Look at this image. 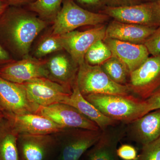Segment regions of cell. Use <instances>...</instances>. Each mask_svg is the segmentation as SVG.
Instances as JSON below:
<instances>
[{
    "label": "cell",
    "mask_w": 160,
    "mask_h": 160,
    "mask_svg": "<svg viewBox=\"0 0 160 160\" xmlns=\"http://www.w3.org/2000/svg\"><path fill=\"white\" fill-rule=\"evenodd\" d=\"M84 97L104 115L125 125L148 113L145 100L131 94H91Z\"/></svg>",
    "instance_id": "obj_1"
},
{
    "label": "cell",
    "mask_w": 160,
    "mask_h": 160,
    "mask_svg": "<svg viewBox=\"0 0 160 160\" xmlns=\"http://www.w3.org/2000/svg\"><path fill=\"white\" fill-rule=\"evenodd\" d=\"M0 23L6 25L10 41L23 55L28 54L33 40L47 25L45 21L27 12L9 8L4 12Z\"/></svg>",
    "instance_id": "obj_2"
},
{
    "label": "cell",
    "mask_w": 160,
    "mask_h": 160,
    "mask_svg": "<svg viewBox=\"0 0 160 160\" xmlns=\"http://www.w3.org/2000/svg\"><path fill=\"white\" fill-rule=\"evenodd\" d=\"M76 83L84 96L91 94L127 95L131 94L126 85L115 82L100 66H91L84 62L79 65Z\"/></svg>",
    "instance_id": "obj_3"
},
{
    "label": "cell",
    "mask_w": 160,
    "mask_h": 160,
    "mask_svg": "<svg viewBox=\"0 0 160 160\" xmlns=\"http://www.w3.org/2000/svg\"><path fill=\"white\" fill-rule=\"evenodd\" d=\"M109 18L101 12L84 9L73 0H65L53 21L52 34L62 35L81 26L101 25L107 22Z\"/></svg>",
    "instance_id": "obj_4"
},
{
    "label": "cell",
    "mask_w": 160,
    "mask_h": 160,
    "mask_svg": "<svg viewBox=\"0 0 160 160\" xmlns=\"http://www.w3.org/2000/svg\"><path fill=\"white\" fill-rule=\"evenodd\" d=\"M99 12L122 22L156 28L160 26V0L124 7H105Z\"/></svg>",
    "instance_id": "obj_5"
},
{
    "label": "cell",
    "mask_w": 160,
    "mask_h": 160,
    "mask_svg": "<svg viewBox=\"0 0 160 160\" xmlns=\"http://www.w3.org/2000/svg\"><path fill=\"white\" fill-rule=\"evenodd\" d=\"M131 93L141 99L148 98L160 87V54L149 57L131 72L127 85Z\"/></svg>",
    "instance_id": "obj_6"
},
{
    "label": "cell",
    "mask_w": 160,
    "mask_h": 160,
    "mask_svg": "<svg viewBox=\"0 0 160 160\" xmlns=\"http://www.w3.org/2000/svg\"><path fill=\"white\" fill-rule=\"evenodd\" d=\"M22 84L29 100L40 106L62 103L72 92V89L48 78H37Z\"/></svg>",
    "instance_id": "obj_7"
},
{
    "label": "cell",
    "mask_w": 160,
    "mask_h": 160,
    "mask_svg": "<svg viewBox=\"0 0 160 160\" xmlns=\"http://www.w3.org/2000/svg\"><path fill=\"white\" fill-rule=\"evenodd\" d=\"M39 106L29 100L22 84L12 82L0 77V109L3 112L37 113Z\"/></svg>",
    "instance_id": "obj_8"
},
{
    "label": "cell",
    "mask_w": 160,
    "mask_h": 160,
    "mask_svg": "<svg viewBox=\"0 0 160 160\" xmlns=\"http://www.w3.org/2000/svg\"><path fill=\"white\" fill-rule=\"evenodd\" d=\"M106 27L98 25L86 31H73L60 35L63 49L79 65L85 62L86 52L92 44L106 38Z\"/></svg>",
    "instance_id": "obj_9"
},
{
    "label": "cell",
    "mask_w": 160,
    "mask_h": 160,
    "mask_svg": "<svg viewBox=\"0 0 160 160\" xmlns=\"http://www.w3.org/2000/svg\"><path fill=\"white\" fill-rule=\"evenodd\" d=\"M37 113L50 119L65 129H100L95 123L86 118L77 109L65 103L40 106Z\"/></svg>",
    "instance_id": "obj_10"
},
{
    "label": "cell",
    "mask_w": 160,
    "mask_h": 160,
    "mask_svg": "<svg viewBox=\"0 0 160 160\" xmlns=\"http://www.w3.org/2000/svg\"><path fill=\"white\" fill-rule=\"evenodd\" d=\"M46 63L47 61L30 57L12 61L0 68V77L18 84H23L37 78H49Z\"/></svg>",
    "instance_id": "obj_11"
},
{
    "label": "cell",
    "mask_w": 160,
    "mask_h": 160,
    "mask_svg": "<svg viewBox=\"0 0 160 160\" xmlns=\"http://www.w3.org/2000/svg\"><path fill=\"white\" fill-rule=\"evenodd\" d=\"M4 118L9 121L19 134L46 135L65 132L68 129L37 113L14 114L4 112Z\"/></svg>",
    "instance_id": "obj_12"
},
{
    "label": "cell",
    "mask_w": 160,
    "mask_h": 160,
    "mask_svg": "<svg viewBox=\"0 0 160 160\" xmlns=\"http://www.w3.org/2000/svg\"><path fill=\"white\" fill-rule=\"evenodd\" d=\"M63 143L60 160H79L82 156L94 146L102 131L83 129H68Z\"/></svg>",
    "instance_id": "obj_13"
},
{
    "label": "cell",
    "mask_w": 160,
    "mask_h": 160,
    "mask_svg": "<svg viewBox=\"0 0 160 160\" xmlns=\"http://www.w3.org/2000/svg\"><path fill=\"white\" fill-rule=\"evenodd\" d=\"M103 41L111 51L112 56L123 63L129 74L149 57V51L144 44H133L109 38Z\"/></svg>",
    "instance_id": "obj_14"
},
{
    "label": "cell",
    "mask_w": 160,
    "mask_h": 160,
    "mask_svg": "<svg viewBox=\"0 0 160 160\" xmlns=\"http://www.w3.org/2000/svg\"><path fill=\"white\" fill-rule=\"evenodd\" d=\"M126 133L132 140L142 146L157 139L160 137V109L128 124Z\"/></svg>",
    "instance_id": "obj_15"
},
{
    "label": "cell",
    "mask_w": 160,
    "mask_h": 160,
    "mask_svg": "<svg viewBox=\"0 0 160 160\" xmlns=\"http://www.w3.org/2000/svg\"><path fill=\"white\" fill-rule=\"evenodd\" d=\"M126 133V127L118 125L102 131L99 140L88 151V160H119L118 145Z\"/></svg>",
    "instance_id": "obj_16"
},
{
    "label": "cell",
    "mask_w": 160,
    "mask_h": 160,
    "mask_svg": "<svg viewBox=\"0 0 160 160\" xmlns=\"http://www.w3.org/2000/svg\"><path fill=\"white\" fill-rule=\"evenodd\" d=\"M55 142L51 134H19L18 148L20 158L22 160H45Z\"/></svg>",
    "instance_id": "obj_17"
},
{
    "label": "cell",
    "mask_w": 160,
    "mask_h": 160,
    "mask_svg": "<svg viewBox=\"0 0 160 160\" xmlns=\"http://www.w3.org/2000/svg\"><path fill=\"white\" fill-rule=\"evenodd\" d=\"M156 29L114 20L106 27V38L133 44H144Z\"/></svg>",
    "instance_id": "obj_18"
},
{
    "label": "cell",
    "mask_w": 160,
    "mask_h": 160,
    "mask_svg": "<svg viewBox=\"0 0 160 160\" xmlns=\"http://www.w3.org/2000/svg\"><path fill=\"white\" fill-rule=\"evenodd\" d=\"M47 69L50 80L72 89L76 80L79 66L71 58L58 54L47 61Z\"/></svg>",
    "instance_id": "obj_19"
},
{
    "label": "cell",
    "mask_w": 160,
    "mask_h": 160,
    "mask_svg": "<svg viewBox=\"0 0 160 160\" xmlns=\"http://www.w3.org/2000/svg\"><path fill=\"white\" fill-rule=\"evenodd\" d=\"M62 103L68 104L77 109L86 118L95 123L102 131L111 126H117L120 123L104 115L95 106L86 100L80 92L76 82L72 86L71 94Z\"/></svg>",
    "instance_id": "obj_20"
},
{
    "label": "cell",
    "mask_w": 160,
    "mask_h": 160,
    "mask_svg": "<svg viewBox=\"0 0 160 160\" xmlns=\"http://www.w3.org/2000/svg\"><path fill=\"white\" fill-rule=\"evenodd\" d=\"M19 135L7 119L0 120V160H21Z\"/></svg>",
    "instance_id": "obj_21"
},
{
    "label": "cell",
    "mask_w": 160,
    "mask_h": 160,
    "mask_svg": "<svg viewBox=\"0 0 160 160\" xmlns=\"http://www.w3.org/2000/svg\"><path fill=\"white\" fill-rule=\"evenodd\" d=\"M100 66L115 82L127 85L130 74L125 65L117 58L112 56Z\"/></svg>",
    "instance_id": "obj_22"
},
{
    "label": "cell",
    "mask_w": 160,
    "mask_h": 160,
    "mask_svg": "<svg viewBox=\"0 0 160 160\" xmlns=\"http://www.w3.org/2000/svg\"><path fill=\"white\" fill-rule=\"evenodd\" d=\"M63 0H35L29 3V8L42 18L54 21L61 9Z\"/></svg>",
    "instance_id": "obj_23"
},
{
    "label": "cell",
    "mask_w": 160,
    "mask_h": 160,
    "mask_svg": "<svg viewBox=\"0 0 160 160\" xmlns=\"http://www.w3.org/2000/svg\"><path fill=\"white\" fill-rule=\"evenodd\" d=\"M112 57V53L103 40L92 44L86 52L85 61L91 66H101Z\"/></svg>",
    "instance_id": "obj_24"
},
{
    "label": "cell",
    "mask_w": 160,
    "mask_h": 160,
    "mask_svg": "<svg viewBox=\"0 0 160 160\" xmlns=\"http://www.w3.org/2000/svg\"><path fill=\"white\" fill-rule=\"evenodd\" d=\"M63 49L60 35L52 34L43 39L36 51L38 58L43 57L52 52Z\"/></svg>",
    "instance_id": "obj_25"
},
{
    "label": "cell",
    "mask_w": 160,
    "mask_h": 160,
    "mask_svg": "<svg viewBox=\"0 0 160 160\" xmlns=\"http://www.w3.org/2000/svg\"><path fill=\"white\" fill-rule=\"evenodd\" d=\"M137 160H160V137L143 145Z\"/></svg>",
    "instance_id": "obj_26"
},
{
    "label": "cell",
    "mask_w": 160,
    "mask_h": 160,
    "mask_svg": "<svg viewBox=\"0 0 160 160\" xmlns=\"http://www.w3.org/2000/svg\"><path fill=\"white\" fill-rule=\"evenodd\" d=\"M144 45L148 49L149 54L156 56L160 54V26L157 28Z\"/></svg>",
    "instance_id": "obj_27"
},
{
    "label": "cell",
    "mask_w": 160,
    "mask_h": 160,
    "mask_svg": "<svg viewBox=\"0 0 160 160\" xmlns=\"http://www.w3.org/2000/svg\"><path fill=\"white\" fill-rule=\"evenodd\" d=\"M119 158L122 160H137V151L134 147L129 144H123L117 149Z\"/></svg>",
    "instance_id": "obj_28"
},
{
    "label": "cell",
    "mask_w": 160,
    "mask_h": 160,
    "mask_svg": "<svg viewBox=\"0 0 160 160\" xmlns=\"http://www.w3.org/2000/svg\"><path fill=\"white\" fill-rule=\"evenodd\" d=\"M105 7L117 8L136 5L141 3V0H100Z\"/></svg>",
    "instance_id": "obj_29"
},
{
    "label": "cell",
    "mask_w": 160,
    "mask_h": 160,
    "mask_svg": "<svg viewBox=\"0 0 160 160\" xmlns=\"http://www.w3.org/2000/svg\"><path fill=\"white\" fill-rule=\"evenodd\" d=\"M148 112L160 109V87L145 100Z\"/></svg>",
    "instance_id": "obj_30"
},
{
    "label": "cell",
    "mask_w": 160,
    "mask_h": 160,
    "mask_svg": "<svg viewBox=\"0 0 160 160\" xmlns=\"http://www.w3.org/2000/svg\"><path fill=\"white\" fill-rule=\"evenodd\" d=\"M78 3L82 6L92 8L98 9L100 8L102 5L101 4L100 0H76Z\"/></svg>",
    "instance_id": "obj_31"
},
{
    "label": "cell",
    "mask_w": 160,
    "mask_h": 160,
    "mask_svg": "<svg viewBox=\"0 0 160 160\" xmlns=\"http://www.w3.org/2000/svg\"><path fill=\"white\" fill-rule=\"evenodd\" d=\"M11 62L8 52L0 45V68Z\"/></svg>",
    "instance_id": "obj_32"
},
{
    "label": "cell",
    "mask_w": 160,
    "mask_h": 160,
    "mask_svg": "<svg viewBox=\"0 0 160 160\" xmlns=\"http://www.w3.org/2000/svg\"><path fill=\"white\" fill-rule=\"evenodd\" d=\"M9 6H17L23 5L26 3H30L35 0H6Z\"/></svg>",
    "instance_id": "obj_33"
},
{
    "label": "cell",
    "mask_w": 160,
    "mask_h": 160,
    "mask_svg": "<svg viewBox=\"0 0 160 160\" xmlns=\"http://www.w3.org/2000/svg\"><path fill=\"white\" fill-rule=\"evenodd\" d=\"M9 6V4L6 0H0V10H6Z\"/></svg>",
    "instance_id": "obj_34"
},
{
    "label": "cell",
    "mask_w": 160,
    "mask_h": 160,
    "mask_svg": "<svg viewBox=\"0 0 160 160\" xmlns=\"http://www.w3.org/2000/svg\"><path fill=\"white\" fill-rule=\"evenodd\" d=\"M4 118V113L2 110L0 109V120L3 119Z\"/></svg>",
    "instance_id": "obj_35"
},
{
    "label": "cell",
    "mask_w": 160,
    "mask_h": 160,
    "mask_svg": "<svg viewBox=\"0 0 160 160\" xmlns=\"http://www.w3.org/2000/svg\"><path fill=\"white\" fill-rule=\"evenodd\" d=\"M6 10H0V20L2 18V17L4 12L6 11Z\"/></svg>",
    "instance_id": "obj_36"
},
{
    "label": "cell",
    "mask_w": 160,
    "mask_h": 160,
    "mask_svg": "<svg viewBox=\"0 0 160 160\" xmlns=\"http://www.w3.org/2000/svg\"><path fill=\"white\" fill-rule=\"evenodd\" d=\"M143 1H146V2H153V1H158V0H143Z\"/></svg>",
    "instance_id": "obj_37"
}]
</instances>
